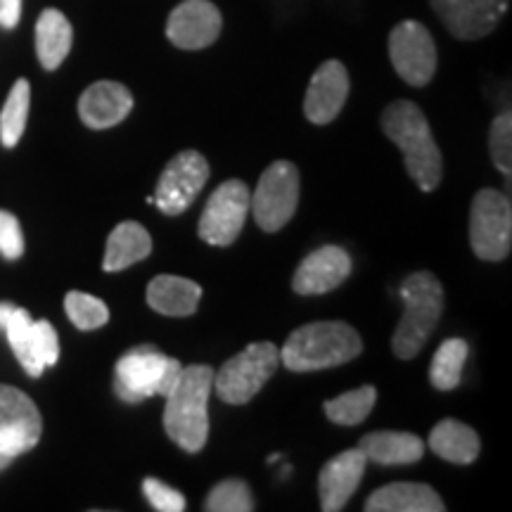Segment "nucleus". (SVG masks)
Returning a JSON list of instances; mask_svg holds the SVG:
<instances>
[{
	"instance_id": "f03ea898",
	"label": "nucleus",
	"mask_w": 512,
	"mask_h": 512,
	"mask_svg": "<svg viewBox=\"0 0 512 512\" xmlns=\"http://www.w3.org/2000/svg\"><path fill=\"white\" fill-rule=\"evenodd\" d=\"M363 351L358 332L342 320H320L297 328L280 349V363L292 373H313L354 361Z\"/></svg>"
},
{
	"instance_id": "0eeeda50",
	"label": "nucleus",
	"mask_w": 512,
	"mask_h": 512,
	"mask_svg": "<svg viewBox=\"0 0 512 512\" xmlns=\"http://www.w3.org/2000/svg\"><path fill=\"white\" fill-rule=\"evenodd\" d=\"M470 245L482 261H503L512 249L510 200L494 188L475 195L470 211Z\"/></svg>"
},
{
	"instance_id": "c9c22d12",
	"label": "nucleus",
	"mask_w": 512,
	"mask_h": 512,
	"mask_svg": "<svg viewBox=\"0 0 512 512\" xmlns=\"http://www.w3.org/2000/svg\"><path fill=\"white\" fill-rule=\"evenodd\" d=\"M10 463H12V456H8V453L0 451V470H5V467H8Z\"/></svg>"
},
{
	"instance_id": "5701e85b",
	"label": "nucleus",
	"mask_w": 512,
	"mask_h": 512,
	"mask_svg": "<svg viewBox=\"0 0 512 512\" xmlns=\"http://www.w3.org/2000/svg\"><path fill=\"white\" fill-rule=\"evenodd\" d=\"M74 29L60 10L48 8L36 22V55L43 69L55 72L72 50Z\"/></svg>"
},
{
	"instance_id": "f704fd0d",
	"label": "nucleus",
	"mask_w": 512,
	"mask_h": 512,
	"mask_svg": "<svg viewBox=\"0 0 512 512\" xmlns=\"http://www.w3.org/2000/svg\"><path fill=\"white\" fill-rule=\"evenodd\" d=\"M12 311H15V306H12V304H5V302L0 304V330H5V325H8Z\"/></svg>"
},
{
	"instance_id": "393cba45",
	"label": "nucleus",
	"mask_w": 512,
	"mask_h": 512,
	"mask_svg": "<svg viewBox=\"0 0 512 512\" xmlns=\"http://www.w3.org/2000/svg\"><path fill=\"white\" fill-rule=\"evenodd\" d=\"M427 446H430L439 458L456 465L475 463L479 456V448H482L477 432L458 420H441L430 432Z\"/></svg>"
},
{
	"instance_id": "9b49d317",
	"label": "nucleus",
	"mask_w": 512,
	"mask_h": 512,
	"mask_svg": "<svg viewBox=\"0 0 512 512\" xmlns=\"http://www.w3.org/2000/svg\"><path fill=\"white\" fill-rule=\"evenodd\" d=\"M209 181V164L200 152L185 150L166 164L157 183L155 204L166 216H178L197 200Z\"/></svg>"
},
{
	"instance_id": "b1692460",
	"label": "nucleus",
	"mask_w": 512,
	"mask_h": 512,
	"mask_svg": "<svg viewBox=\"0 0 512 512\" xmlns=\"http://www.w3.org/2000/svg\"><path fill=\"white\" fill-rule=\"evenodd\" d=\"M152 238L150 233L136 221H124L112 230L110 240H107L105 259H102V271L119 273L124 268L138 264L150 256Z\"/></svg>"
},
{
	"instance_id": "f257e3e1",
	"label": "nucleus",
	"mask_w": 512,
	"mask_h": 512,
	"mask_svg": "<svg viewBox=\"0 0 512 512\" xmlns=\"http://www.w3.org/2000/svg\"><path fill=\"white\" fill-rule=\"evenodd\" d=\"M382 131L403 152V164L422 192L441 181V152L434 143L425 112L411 100H396L382 112Z\"/></svg>"
},
{
	"instance_id": "f8f14e48",
	"label": "nucleus",
	"mask_w": 512,
	"mask_h": 512,
	"mask_svg": "<svg viewBox=\"0 0 512 512\" xmlns=\"http://www.w3.org/2000/svg\"><path fill=\"white\" fill-rule=\"evenodd\" d=\"M5 335L17 361L31 377H38L48 366H55L60 358L57 332L48 320H31L29 311L15 309L5 325Z\"/></svg>"
},
{
	"instance_id": "a211bd4d",
	"label": "nucleus",
	"mask_w": 512,
	"mask_h": 512,
	"mask_svg": "<svg viewBox=\"0 0 512 512\" xmlns=\"http://www.w3.org/2000/svg\"><path fill=\"white\" fill-rule=\"evenodd\" d=\"M368 458L358 448L344 451L325 463L318 477L320 508L325 512H337L349 503L361 484L363 472H366Z\"/></svg>"
},
{
	"instance_id": "f3484780",
	"label": "nucleus",
	"mask_w": 512,
	"mask_h": 512,
	"mask_svg": "<svg viewBox=\"0 0 512 512\" xmlns=\"http://www.w3.org/2000/svg\"><path fill=\"white\" fill-rule=\"evenodd\" d=\"M351 275V256L337 245H325L306 256L294 271L292 290L304 297L335 290Z\"/></svg>"
},
{
	"instance_id": "6e6552de",
	"label": "nucleus",
	"mask_w": 512,
	"mask_h": 512,
	"mask_svg": "<svg viewBox=\"0 0 512 512\" xmlns=\"http://www.w3.org/2000/svg\"><path fill=\"white\" fill-rule=\"evenodd\" d=\"M299 204V171L287 159H278L261 174L252 195L254 219L261 230L275 233L285 228Z\"/></svg>"
},
{
	"instance_id": "39448f33",
	"label": "nucleus",
	"mask_w": 512,
	"mask_h": 512,
	"mask_svg": "<svg viewBox=\"0 0 512 512\" xmlns=\"http://www.w3.org/2000/svg\"><path fill=\"white\" fill-rule=\"evenodd\" d=\"M181 361L164 356L157 347H138L119 358L114 392L121 401L140 403L150 396L166 399L181 377Z\"/></svg>"
},
{
	"instance_id": "4be33fe9",
	"label": "nucleus",
	"mask_w": 512,
	"mask_h": 512,
	"mask_svg": "<svg viewBox=\"0 0 512 512\" xmlns=\"http://www.w3.org/2000/svg\"><path fill=\"white\" fill-rule=\"evenodd\" d=\"M356 448L380 465H411L425 456V441L411 432H370Z\"/></svg>"
},
{
	"instance_id": "2f4dec72",
	"label": "nucleus",
	"mask_w": 512,
	"mask_h": 512,
	"mask_svg": "<svg viewBox=\"0 0 512 512\" xmlns=\"http://www.w3.org/2000/svg\"><path fill=\"white\" fill-rule=\"evenodd\" d=\"M143 494L150 505L159 512H183L185 510V496L181 491L171 489L169 484L159 482V479L147 477L143 479Z\"/></svg>"
},
{
	"instance_id": "a878e982",
	"label": "nucleus",
	"mask_w": 512,
	"mask_h": 512,
	"mask_svg": "<svg viewBox=\"0 0 512 512\" xmlns=\"http://www.w3.org/2000/svg\"><path fill=\"white\" fill-rule=\"evenodd\" d=\"M467 361V342L460 337H451L441 344L432 358L430 382L439 392H451L463 380V366Z\"/></svg>"
},
{
	"instance_id": "bb28decb",
	"label": "nucleus",
	"mask_w": 512,
	"mask_h": 512,
	"mask_svg": "<svg viewBox=\"0 0 512 512\" xmlns=\"http://www.w3.org/2000/svg\"><path fill=\"white\" fill-rule=\"evenodd\" d=\"M29 105H31V86L27 79H17L15 86L5 100L3 112H0V140L5 147H15L22 138L24 128H27L29 119Z\"/></svg>"
},
{
	"instance_id": "7ed1b4c3",
	"label": "nucleus",
	"mask_w": 512,
	"mask_h": 512,
	"mask_svg": "<svg viewBox=\"0 0 512 512\" xmlns=\"http://www.w3.org/2000/svg\"><path fill=\"white\" fill-rule=\"evenodd\" d=\"M214 392V368L188 366L166 396L164 430L183 451H202L209 437V396Z\"/></svg>"
},
{
	"instance_id": "412c9836",
	"label": "nucleus",
	"mask_w": 512,
	"mask_h": 512,
	"mask_svg": "<svg viewBox=\"0 0 512 512\" xmlns=\"http://www.w3.org/2000/svg\"><path fill=\"white\" fill-rule=\"evenodd\" d=\"M202 299V287L181 275H157L147 285V304L162 316L185 318L197 311Z\"/></svg>"
},
{
	"instance_id": "cd10ccee",
	"label": "nucleus",
	"mask_w": 512,
	"mask_h": 512,
	"mask_svg": "<svg viewBox=\"0 0 512 512\" xmlns=\"http://www.w3.org/2000/svg\"><path fill=\"white\" fill-rule=\"evenodd\" d=\"M377 399V389L373 384H366V387H358L354 392H347L337 399L325 401V415L335 422V425L354 427L358 422H363L373 411Z\"/></svg>"
},
{
	"instance_id": "9d476101",
	"label": "nucleus",
	"mask_w": 512,
	"mask_h": 512,
	"mask_svg": "<svg viewBox=\"0 0 512 512\" xmlns=\"http://www.w3.org/2000/svg\"><path fill=\"white\" fill-rule=\"evenodd\" d=\"M389 60L408 86L422 88L437 72V46L425 24L406 19L389 34Z\"/></svg>"
},
{
	"instance_id": "1a4fd4ad",
	"label": "nucleus",
	"mask_w": 512,
	"mask_h": 512,
	"mask_svg": "<svg viewBox=\"0 0 512 512\" xmlns=\"http://www.w3.org/2000/svg\"><path fill=\"white\" fill-rule=\"evenodd\" d=\"M249 207H252V192H249L245 181H238V178L226 181L209 197L200 216L197 233L214 247L233 245L242 226H245Z\"/></svg>"
},
{
	"instance_id": "dca6fc26",
	"label": "nucleus",
	"mask_w": 512,
	"mask_h": 512,
	"mask_svg": "<svg viewBox=\"0 0 512 512\" xmlns=\"http://www.w3.org/2000/svg\"><path fill=\"white\" fill-rule=\"evenodd\" d=\"M349 98V72L339 60H328L311 76L304 98V114L311 124L325 126L342 112Z\"/></svg>"
},
{
	"instance_id": "423d86ee",
	"label": "nucleus",
	"mask_w": 512,
	"mask_h": 512,
	"mask_svg": "<svg viewBox=\"0 0 512 512\" xmlns=\"http://www.w3.org/2000/svg\"><path fill=\"white\" fill-rule=\"evenodd\" d=\"M280 366V349L271 342H254L245 351L223 363L214 373V392L223 403L242 406L264 389Z\"/></svg>"
},
{
	"instance_id": "ddd939ff",
	"label": "nucleus",
	"mask_w": 512,
	"mask_h": 512,
	"mask_svg": "<svg viewBox=\"0 0 512 512\" xmlns=\"http://www.w3.org/2000/svg\"><path fill=\"white\" fill-rule=\"evenodd\" d=\"M43 418L22 389L0 384V451L17 458L38 444Z\"/></svg>"
},
{
	"instance_id": "6ab92c4d",
	"label": "nucleus",
	"mask_w": 512,
	"mask_h": 512,
	"mask_svg": "<svg viewBox=\"0 0 512 512\" xmlns=\"http://www.w3.org/2000/svg\"><path fill=\"white\" fill-rule=\"evenodd\" d=\"M133 110V95L124 83L95 81L79 98V117L88 128L105 131L124 121Z\"/></svg>"
},
{
	"instance_id": "20e7f679",
	"label": "nucleus",
	"mask_w": 512,
	"mask_h": 512,
	"mask_svg": "<svg viewBox=\"0 0 512 512\" xmlns=\"http://www.w3.org/2000/svg\"><path fill=\"white\" fill-rule=\"evenodd\" d=\"M403 316L394 332L392 349L401 361H411L422 351L444 311V287L430 271L411 273L401 285Z\"/></svg>"
},
{
	"instance_id": "4468645a",
	"label": "nucleus",
	"mask_w": 512,
	"mask_h": 512,
	"mask_svg": "<svg viewBox=\"0 0 512 512\" xmlns=\"http://www.w3.org/2000/svg\"><path fill=\"white\" fill-rule=\"evenodd\" d=\"M430 5L448 34L458 41H477L501 24L510 0H430Z\"/></svg>"
},
{
	"instance_id": "473e14b6",
	"label": "nucleus",
	"mask_w": 512,
	"mask_h": 512,
	"mask_svg": "<svg viewBox=\"0 0 512 512\" xmlns=\"http://www.w3.org/2000/svg\"><path fill=\"white\" fill-rule=\"evenodd\" d=\"M0 254L5 259H19L24 254L22 228L10 211H0Z\"/></svg>"
},
{
	"instance_id": "2eb2a0df",
	"label": "nucleus",
	"mask_w": 512,
	"mask_h": 512,
	"mask_svg": "<svg viewBox=\"0 0 512 512\" xmlns=\"http://www.w3.org/2000/svg\"><path fill=\"white\" fill-rule=\"evenodd\" d=\"M223 17L211 0H183L166 19V36L181 50H204L221 36Z\"/></svg>"
},
{
	"instance_id": "c85d7f7f",
	"label": "nucleus",
	"mask_w": 512,
	"mask_h": 512,
	"mask_svg": "<svg viewBox=\"0 0 512 512\" xmlns=\"http://www.w3.org/2000/svg\"><path fill=\"white\" fill-rule=\"evenodd\" d=\"M64 311L79 330H98L110 320V309L102 299L86 292H69L64 297Z\"/></svg>"
},
{
	"instance_id": "aec40b11",
	"label": "nucleus",
	"mask_w": 512,
	"mask_h": 512,
	"mask_svg": "<svg viewBox=\"0 0 512 512\" xmlns=\"http://www.w3.org/2000/svg\"><path fill=\"white\" fill-rule=\"evenodd\" d=\"M368 512H444L446 505L432 486L394 482L382 486L366 501Z\"/></svg>"
},
{
	"instance_id": "c756f323",
	"label": "nucleus",
	"mask_w": 512,
	"mask_h": 512,
	"mask_svg": "<svg viewBox=\"0 0 512 512\" xmlns=\"http://www.w3.org/2000/svg\"><path fill=\"white\" fill-rule=\"evenodd\" d=\"M204 510L209 512H252L254 498L249 486L242 479H226V482L216 484L207 496Z\"/></svg>"
},
{
	"instance_id": "72a5a7b5",
	"label": "nucleus",
	"mask_w": 512,
	"mask_h": 512,
	"mask_svg": "<svg viewBox=\"0 0 512 512\" xmlns=\"http://www.w3.org/2000/svg\"><path fill=\"white\" fill-rule=\"evenodd\" d=\"M22 17V0H0V27L15 29Z\"/></svg>"
},
{
	"instance_id": "e433bc0d",
	"label": "nucleus",
	"mask_w": 512,
	"mask_h": 512,
	"mask_svg": "<svg viewBox=\"0 0 512 512\" xmlns=\"http://www.w3.org/2000/svg\"><path fill=\"white\" fill-rule=\"evenodd\" d=\"M275 460H280L278 453H273V456H268V463H275Z\"/></svg>"
},
{
	"instance_id": "7c9ffc66",
	"label": "nucleus",
	"mask_w": 512,
	"mask_h": 512,
	"mask_svg": "<svg viewBox=\"0 0 512 512\" xmlns=\"http://www.w3.org/2000/svg\"><path fill=\"white\" fill-rule=\"evenodd\" d=\"M489 152L494 157L496 169L501 174H512V114L503 112L501 117H496L494 126L489 133Z\"/></svg>"
}]
</instances>
